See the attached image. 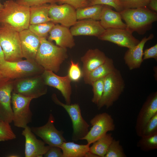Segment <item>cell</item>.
<instances>
[{
  "mask_svg": "<svg viewBox=\"0 0 157 157\" xmlns=\"http://www.w3.org/2000/svg\"><path fill=\"white\" fill-rule=\"evenodd\" d=\"M40 42L35 60L44 70L58 72L68 58L67 49L55 45L45 38H40Z\"/></svg>",
  "mask_w": 157,
  "mask_h": 157,
  "instance_id": "6da1fadb",
  "label": "cell"
},
{
  "mask_svg": "<svg viewBox=\"0 0 157 157\" xmlns=\"http://www.w3.org/2000/svg\"><path fill=\"white\" fill-rule=\"evenodd\" d=\"M3 5L0 12V24H6L18 32L28 28L30 7L19 4L13 0H6Z\"/></svg>",
  "mask_w": 157,
  "mask_h": 157,
  "instance_id": "7a4b0ae2",
  "label": "cell"
},
{
  "mask_svg": "<svg viewBox=\"0 0 157 157\" xmlns=\"http://www.w3.org/2000/svg\"><path fill=\"white\" fill-rule=\"evenodd\" d=\"M119 12L126 28L140 34H144L157 20L156 13L147 7L125 9Z\"/></svg>",
  "mask_w": 157,
  "mask_h": 157,
  "instance_id": "3957f363",
  "label": "cell"
},
{
  "mask_svg": "<svg viewBox=\"0 0 157 157\" xmlns=\"http://www.w3.org/2000/svg\"><path fill=\"white\" fill-rule=\"evenodd\" d=\"M44 69L35 60L26 59L16 62L4 61L0 65V74L11 80L41 75Z\"/></svg>",
  "mask_w": 157,
  "mask_h": 157,
  "instance_id": "277c9868",
  "label": "cell"
},
{
  "mask_svg": "<svg viewBox=\"0 0 157 157\" xmlns=\"http://www.w3.org/2000/svg\"><path fill=\"white\" fill-rule=\"evenodd\" d=\"M124 79L117 69L104 77V91L97 106L100 110L104 106L108 108L119 98L125 88Z\"/></svg>",
  "mask_w": 157,
  "mask_h": 157,
  "instance_id": "5b68a950",
  "label": "cell"
},
{
  "mask_svg": "<svg viewBox=\"0 0 157 157\" xmlns=\"http://www.w3.org/2000/svg\"><path fill=\"white\" fill-rule=\"evenodd\" d=\"M0 45L5 60L16 62L22 60L19 32L3 24H0Z\"/></svg>",
  "mask_w": 157,
  "mask_h": 157,
  "instance_id": "8992f818",
  "label": "cell"
},
{
  "mask_svg": "<svg viewBox=\"0 0 157 157\" xmlns=\"http://www.w3.org/2000/svg\"><path fill=\"white\" fill-rule=\"evenodd\" d=\"M13 92L33 99L47 94V85L41 75L13 80Z\"/></svg>",
  "mask_w": 157,
  "mask_h": 157,
  "instance_id": "52a82bcc",
  "label": "cell"
},
{
  "mask_svg": "<svg viewBox=\"0 0 157 157\" xmlns=\"http://www.w3.org/2000/svg\"><path fill=\"white\" fill-rule=\"evenodd\" d=\"M51 98L56 104L66 110L70 117L73 129L72 140L76 142L82 140L88 133L90 125L83 117L79 104H65L59 100L55 93L52 94Z\"/></svg>",
  "mask_w": 157,
  "mask_h": 157,
  "instance_id": "ba28073f",
  "label": "cell"
},
{
  "mask_svg": "<svg viewBox=\"0 0 157 157\" xmlns=\"http://www.w3.org/2000/svg\"><path fill=\"white\" fill-rule=\"evenodd\" d=\"M33 99L12 92L13 122L15 126L24 129L32 122L33 114L30 105Z\"/></svg>",
  "mask_w": 157,
  "mask_h": 157,
  "instance_id": "9c48e42d",
  "label": "cell"
},
{
  "mask_svg": "<svg viewBox=\"0 0 157 157\" xmlns=\"http://www.w3.org/2000/svg\"><path fill=\"white\" fill-rule=\"evenodd\" d=\"M92 127L82 140L90 144L106 134L115 130V125L111 116L106 113L96 115L90 121Z\"/></svg>",
  "mask_w": 157,
  "mask_h": 157,
  "instance_id": "30bf717a",
  "label": "cell"
},
{
  "mask_svg": "<svg viewBox=\"0 0 157 157\" xmlns=\"http://www.w3.org/2000/svg\"><path fill=\"white\" fill-rule=\"evenodd\" d=\"M55 122L54 117L51 113L45 124L31 128L33 133L40 137L45 144L50 146L60 147L66 140L63 135V132L58 130L55 127Z\"/></svg>",
  "mask_w": 157,
  "mask_h": 157,
  "instance_id": "8fae6325",
  "label": "cell"
},
{
  "mask_svg": "<svg viewBox=\"0 0 157 157\" xmlns=\"http://www.w3.org/2000/svg\"><path fill=\"white\" fill-rule=\"evenodd\" d=\"M132 33L126 28H108L105 29L98 38L101 40L109 41L119 46L129 49L140 41L133 35Z\"/></svg>",
  "mask_w": 157,
  "mask_h": 157,
  "instance_id": "7c38bea8",
  "label": "cell"
},
{
  "mask_svg": "<svg viewBox=\"0 0 157 157\" xmlns=\"http://www.w3.org/2000/svg\"><path fill=\"white\" fill-rule=\"evenodd\" d=\"M49 16L51 22L55 24L59 23L68 28L74 25L77 21L76 9L67 4H50Z\"/></svg>",
  "mask_w": 157,
  "mask_h": 157,
  "instance_id": "4fadbf2b",
  "label": "cell"
},
{
  "mask_svg": "<svg viewBox=\"0 0 157 157\" xmlns=\"http://www.w3.org/2000/svg\"><path fill=\"white\" fill-rule=\"evenodd\" d=\"M41 76L46 85L59 90L64 97L66 104H71L72 81L68 75L61 76L56 75L51 71L44 70Z\"/></svg>",
  "mask_w": 157,
  "mask_h": 157,
  "instance_id": "5bb4252c",
  "label": "cell"
},
{
  "mask_svg": "<svg viewBox=\"0 0 157 157\" xmlns=\"http://www.w3.org/2000/svg\"><path fill=\"white\" fill-rule=\"evenodd\" d=\"M13 80L4 78L0 82V115L3 120L10 124L13 122L11 106Z\"/></svg>",
  "mask_w": 157,
  "mask_h": 157,
  "instance_id": "9a60e30c",
  "label": "cell"
},
{
  "mask_svg": "<svg viewBox=\"0 0 157 157\" xmlns=\"http://www.w3.org/2000/svg\"><path fill=\"white\" fill-rule=\"evenodd\" d=\"M22 135L25 140V157H42L50 147L49 145L46 146L43 140L38 139L28 126L24 128Z\"/></svg>",
  "mask_w": 157,
  "mask_h": 157,
  "instance_id": "2e32d148",
  "label": "cell"
},
{
  "mask_svg": "<svg viewBox=\"0 0 157 157\" xmlns=\"http://www.w3.org/2000/svg\"><path fill=\"white\" fill-rule=\"evenodd\" d=\"M157 113V92L150 94L144 103L137 116L135 129L140 136L145 126L150 119Z\"/></svg>",
  "mask_w": 157,
  "mask_h": 157,
  "instance_id": "e0dca14e",
  "label": "cell"
},
{
  "mask_svg": "<svg viewBox=\"0 0 157 157\" xmlns=\"http://www.w3.org/2000/svg\"><path fill=\"white\" fill-rule=\"evenodd\" d=\"M19 34L23 58L35 60L40 44V38L28 29L19 32Z\"/></svg>",
  "mask_w": 157,
  "mask_h": 157,
  "instance_id": "ac0fdd59",
  "label": "cell"
},
{
  "mask_svg": "<svg viewBox=\"0 0 157 157\" xmlns=\"http://www.w3.org/2000/svg\"><path fill=\"white\" fill-rule=\"evenodd\" d=\"M105 30L99 21L91 19L77 21L70 29L73 36H91L97 38L103 33Z\"/></svg>",
  "mask_w": 157,
  "mask_h": 157,
  "instance_id": "d6986e66",
  "label": "cell"
},
{
  "mask_svg": "<svg viewBox=\"0 0 157 157\" xmlns=\"http://www.w3.org/2000/svg\"><path fill=\"white\" fill-rule=\"evenodd\" d=\"M154 35L151 34L147 37L146 36L135 46L128 49L124 54V59L125 64L130 70L140 67L143 60V49L145 43L152 39Z\"/></svg>",
  "mask_w": 157,
  "mask_h": 157,
  "instance_id": "ffe728a7",
  "label": "cell"
},
{
  "mask_svg": "<svg viewBox=\"0 0 157 157\" xmlns=\"http://www.w3.org/2000/svg\"><path fill=\"white\" fill-rule=\"evenodd\" d=\"M48 40L54 41L57 45L64 48H72L75 44L73 36L68 27L55 24L49 33Z\"/></svg>",
  "mask_w": 157,
  "mask_h": 157,
  "instance_id": "44dd1931",
  "label": "cell"
},
{
  "mask_svg": "<svg viewBox=\"0 0 157 157\" xmlns=\"http://www.w3.org/2000/svg\"><path fill=\"white\" fill-rule=\"evenodd\" d=\"M107 57L104 52L98 49L88 50L81 58L83 63L82 77L104 63Z\"/></svg>",
  "mask_w": 157,
  "mask_h": 157,
  "instance_id": "7402d4cb",
  "label": "cell"
},
{
  "mask_svg": "<svg viewBox=\"0 0 157 157\" xmlns=\"http://www.w3.org/2000/svg\"><path fill=\"white\" fill-rule=\"evenodd\" d=\"M99 20L105 29L126 28V24L123 22L119 12L113 10L108 6H104Z\"/></svg>",
  "mask_w": 157,
  "mask_h": 157,
  "instance_id": "603a6c76",
  "label": "cell"
},
{
  "mask_svg": "<svg viewBox=\"0 0 157 157\" xmlns=\"http://www.w3.org/2000/svg\"><path fill=\"white\" fill-rule=\"evenodd\" d=\"M115 68L113 59L107 57L104 63L83 77L85 83L91 85L94 81L105 77Z\"/></svg>",
  "mask_w": 157,
  "mask_h": 157,
  "instance_id": "cb8c5ba5",
  "label": "cell"
},
{
  "mask_svg": "<svg viewBox=\"0 0 157 157\" xmlns=\"http://www.w3.org/2000/svg\"><path fill=\"white\" fill-rule=\"evenodd\" d=\"M90 144H80L73 142H63L60 147L63 157H84L89 151Z\"/></svg>",
  "mask_w": 157,
  "mask_h": 157,
  "instance_id": "d4e9b609",
  "label": "cell"
},
{
  "mask_svg": "<svg viewBox=\"0 0 157 157\" xmlns=\"http://www.w3.org/2000/svg\"><path fill=\"white\" fill-rule=\"evenodd\" d=\"M50 4H45L30 7V24L51 21L49 16Z\"/></svg>",
  "mask_w": 157,
  "mask_h": 157,
  "instance_id": "484cf974",
  "label": "cell"
},
{
  "mask_svg": "<svg viewBox=\"0 0 157 157\" xmlns=\"http://www.w3.org/2000/svg\"><path fill=\"white\" fill-rule=\"evenodd\" d=\"M113 139L111 133H106L93 143L90 147V152L98 157H105L108 149Z\"/></svg>",
  "mask_w": 157,
  "mask_h": 157,
  "instance_id": "4316f807",
  "label": "cell"
},
{
  "mask_svg": "<svg viewBox=\"0 0 157 157\" xmlns=\"http://www.w3.org/2000/svg\"><path fill=\"white\" fill-rule=\"evenodd\" d=\"M104 6L102 5H95L76 9L77 20L91 19L99 20Z\"/></svg>",
  "mask_w": 157,
  "mask_h": 157,
  "instance_id": "83f0119b",
  "label": "cell"
},
{
  "mask_svg": "<svg viewBox=\"0 0 157 157\" xmlns=\"http://www.w3.org/2000/svg\"><path fill=\"white\" fill-rule=\"evenodd\" d=\"M55 24L50 21L34 24H30L28 29L39 38H47L49 32Z\"/></svg>",
  "mask_w": 157,
  "mask_h": 157,
  "instance_id": "f1b7e54d",
  "label": "cell"
},
{
  "mask_svg": "<svg viewBox=\"0 0 157 157\" xmlns=\"http://www.w3.org/2000/svg\"><path fill=\"white\" fill-rule=\"evenodd\" d=\"M137 146L142 150L149 151L157 149V133L141 137Z\"/></svg>",
  "mask_w": 157,
  "mask_h": 157,
  "instance_id": "f546056e",
  "label": "cell"
},
{
  "mask_svg": "<svg viewBox=\"0 0 157 157\" xmlns=\"http://www.w3.org/2000/svg\"><path fill=\"white\" fill-rule=\"evenodd\" d=\"M10 123L0 121V141H5L15 139L16 138Z\"/></svg>",
  "mask_w": 157,
  "mask_h": 157,
  "instance_id": "4dcf8cb0",
  "label": "cell"
},
{
  "mask_svg": "<svg viewBox=\"0 0 157 157\" xmlns=\"http://www.w3.org/2000/svg\"><path fill=\"white\" fill-rule=\"evenodd\" d=\"M104 77L99 79L92 83L93 93L92 102L97 105L102 96L104 89Z\"/></svg>",
  "mask_w": 157,
  "mask_h": 157,
  "instance_id": "1f68e13d",
  "label": "cell"
},
{
  "mask_svg": "<svg viewBox=\"0 0 157 157\" xmlns=\"http://www.w3.org/2000/svg\"><path fill=\"white\" fill-rule=\"evenodd\" d=\"M125 155L119 140L113 139L109 146L105 157H125Z\"/></svg>",
  "mask_w": 157,
  "mask_h": 157,
  "instance_id": "d6a6232c",
  "label": "cell"
},
{
  "mask_svg": "<svg viewBox=\"0 0 157 157\" xmlns=\"http://www.w3.org/2000/svg\"><path fill=\"white\" fill-rule=\"evenodd\" d=\"M67 75L72 81L76 82L79 80L82 77V73L79 63H75L72 59L71 60Z\"/></svg>",
  "mask_w": 157,
  "mask_h": 157,
  "instance_id": "836d02e7",
  "label": "cell"
},
{
  "mask_svg": "<svg viewBox=\"0 0 157 157\" xmlns=\"http://www.w3.org/2000/svg\"><path fill=\"white\" fill-rule=\"evenodd\" d=\"M157 133V113L148 122L143 129L140 137L147 136Z\"/></svg>",
  "mask_w": 157,
  "mask_h": 157,
  "instance_id": "e575fe53",
  "label": "cell"
},
{
  "mask_svg": "<svg viewBox=\"0 0 157 157\" xmlns=\"http://www.w3.org/2000/svg\"><path fill=\"white\" fill-rule=\"evenodd\" d=\"M95 5H102L112 7L118 12L123 10L120 0H92L89 2L88 6Z\"/></svg>",
  "mask_w": 157,
  "mask_h": 157,
  "instance_id": "d590c367",
  "label": "cell"
},
{
  "mask_svg": "<svg viewBox=\"0 0 157 157\" xmlns=\"http://www.w3.org/2000/svg\"><path fill=\"white\" fill-rule=\"evenodd\" d=\"M150 0H120L123 10L147 7Z\"/></svg>",
  "mask_w": 157,
  "mask_h": 157,
  "instance_id": "8d00e7d4",
  "label": "cell"
},
{
  "mask_svg": "<svg viewBox=\"0 0 157 157\" xmlns=\"http://www.w3.org/2000/svg\"><path fill=\"white\" fill-rule=\"evenodd\" d=\"M58 0H16V3L21 5L30 7L49 3L52 4L57 2Z\"/></svg>",
  "mask_w": 157,
  "mask_h": 157,
  "instance_id": "74e56055",
  "label": "cell"
},
{
  "mask_svg": "<svg viewBox=\"0 0 157 157\" xmlns=\"http://www.w3.org/2000/svg\"><path fill=\"white\" fill-rule=\"evenodd\" d=\"M57 3L60 5L68 4L76 9L88 6L89 4V2L86 0H58Z\"/></svg>",
  "mask_w": 157,
  "mask_h": 157,
  "instance_id": "f35d334b",
  "label": "cell"
},
{
  "mask_svg": "<svg viewBox=\"0 0 157 157\" xmlns=\"http://www.w3.org/2000/svg\"><path fill=\"white\" fill-rule=\"evenodd\" d=\"M154 58L157 60V44L145 49L143 51V59L146 60L150 58Z\"/></svg>",
  "mask_w": 157,
  "mask_h": 157,
  "instance_id": "ab89813d",
  "label": "cell"
},
{
  "mask_svg": "<svg viewBox=\"0 0 157 157\" xmlns=\"http://www.w3.org/2000/svg\"><path fill=\"white\" fill-rule=\"evenodd\" d=\"M44 156L45 157H63L61 149L55 146H50Z\"/></svg>",
  "mask_w": 157,
  "mask_h": 157,
  "instance_id": "60d3db41",
  "label": "cell"
},
{
  "mask_svg": "<svg viewBox=\"0 0 157 157\" xmlns=\"http://www.w3.org/2000/svg\"><path fill=\"white\" fill-rule=\"evenodd\" d=\"M149 8L155 12L157 11V0H150L148 5Z\"/></svg>",
  "mask_w": 157,
  "mask_h": 157,
  "instance_id": "b9f144b4",
  "label": "cell"
},
{
  "mask_svg": "<svg viewBox=\"0 0 157 157\" xmlns=\"http://www.w3.org/2000/svg\"><path fill=\"white\" fill-rule=\"evenodd\" d=\"M5 60L3 53L0 45V65Z\"/></svg>",
  "mask_w": 157,
  "mask_h": 157,
  "instance_id": "7bdbcfd3",
  "label": "cell"
},
{
  "mask_svg": "<svg viewBox=\"0 0 157 157\" xmlns=\"http://www.w3.org/2000/svg\"><path fill=\"white\" fill-rule=\"evenodd\" d=\"M3 4H2L1 2V0H0V12L1 11L3 8Z\"/></svg>",
  "mask_w": 157,
  "mask_h": 157,
  "instance_id": "ee69618b",
  "label": "cell"
},
{
  "mask_svg": "<svg viewBox=\"0 0 157 157\" xmlns=\"http://www.w3.org/2000/svg\"><path fill=\"white\" fill-rule=\"evenodd\" d=\"M19 156L16 155V154H12L11 155H10L8 157H19V156Z\"/></svg>",
  "mask_w": 157,
  "mask_h": 157,
  "instance_id": "f6af8a7d",
  "label": "cell"
},
{
  "mask_svg": "<svg viewBox=\"0 0 157 157\" xmlns=\"http://www.w3.org/2000/svg\"><path fill=\"white\" fill-rule=\"evenodd\" d=\"M4 78H5L3 77L0 74V81H1Z\"/></svg>",
  "mask_w": 157,
  "mask_h": 157,
  "instance_id": "bcb514c9",
  "label": "cell"
},
{
  "mask_svg": "<svg viewBox=\"0 0 157 157\" xmlns=\"http://www.w3.org/2000/svg\"><path fill=\"white\" fill-rule=\"evenodd\" d=\"M1 120H3L0 115V121H1Z\"/></svg>",
  "mask_w": 157,
  "mask_h": 157,
  "instance_id": "7dc6e473",
  "label": "cell"
},
{
  "mask_svg": "<svg viewBox=\"0 0 157 157\" xmlns=\"http://www.w3.org/2000/svg\"><path fill=\"white\" fill-rule=\"evenodd\" d=\"M86 0L88 1V2H89V1H91V0Z\"/></svg>",
  "mask_w": 157,
  "mask_h": 157,
  "instance_id": "c3c4849f",
  "label": "cell"
},
{
  "mask_svg": "<svg viewBox=\"0 0 157 157\" xmlns=\"http://www.w3.org/2000/svg\"><path fill=\"white\" fill-rule=\"evenodd\" d=\"M2 80H1V81H2ZM1 81H0V82Z\"/></svg>",
  "mask_w": 157,
  "mask_h": 157,
  "instance_id": "681fc988",
  "label": "cell"
}]
</instances>
